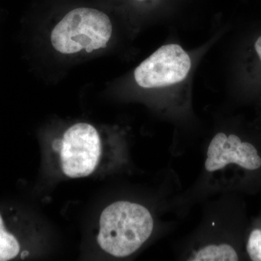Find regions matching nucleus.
Returning a JSON list of instances; mask_svg holds the SVG:
<instances>
[{"instance_id":"nucleus-1","label":"nucleus","mask_w":261,"mask_h":261,"mask_svg":"<svg viewBox=\"0 0 261 261\" xmlns=\"http://www.w3.org/2000/svg\"><path fill=\"white\" fill-rule=\"evenodd\" d=\"M153 228L152 215L145 206L117 201L101 214L97 243L113 257H128L147 241Z\"/></svg>"},{"instance_id":"nucleus-2","label":"nucleus","mask_w":261,"mask_h":261,"mask_svg":"<svg viewBox=\"0 0 261 261\" xmlns=\"http://www.w3.org/2000/svg\"><path fill=\"white\" fill-rule=\"evenodd\" d=\"M112 34L107 15L92 8H80L69 12L56 25L51 34L55 49L63 54L87 53L104 48Z\"/></svg>"},{"instance_id":"nucleus-3","label":"nucleus","mask_w":261,"mask_h":261,"mask_svg":"<svg viewBox=\"0 0 261 261\" xmlns=\"http://www.w3.org/2000/svg\"><path fill=\"white\" fill-rule=\"evenodd\" d=\"M62 170L68 177L83 178L95 171L102 152L97 129L86 123L70 127L59 141Z\"/></svg>"},{"instance_id":"nucleus-4","label":"nucleus","mask_w":261,"mask_h":261,"mask_svg":"<svg viewBox=\"0 0 261 261\" xmlns=\"http://www.w3.org/2000/svg\"><path fill=\"white\" fill-rule=\"evenodd\" d=\"M191 68L188 54L178 44L160 47L135 71L136 82L143 88L167 87L186 78Z\"/></svg>"},{"instance_id":"nucleus-5","label":"nucleus","mask_w":261,"mask_h":261,"mask_svg":"<svg viewBox=\"0 0 261 261\" xmlns=\"http://www.w3.org/2000/svg\"><path fill=\"white\" fill-rule=\"evenodd\" d=\"M229 164L255 171L261 167V158L252 144L242 142L238 136L218 133L207 148L205 169L208 172H214Z\"/></svg>"},{"instance_id":"nucleus-6","label":"nucleus","mask_w":261,"mask_h":261,"mask_svg":"<svg viewBox=\"0 0 261 261\" xmlns=\"http://www.w3.org/2000/svg\"><path fill=\"white\" fill-rule=\"evenodd\" d=\"M238 252L228 244L209 245L193 252L188 260L192 261H236Z\"/></svg>"},{"instance_id":"nucleus-7","label":"nucleus","mask_w":261,"mask_h":261,"mask_svg":"<svg viewBox=\"0 0 261 261\" xmlns=\"http://www.w3.org/2000/svg\"><path fill=\"white\" fill-rule=\"evenodd\" d=\"M20 252V245L12 233L5 229L4 221L0 215V261L15 258Z\"/></svg>"},{"instance_id":"nucleus-8","label":"nucleus","mask_w":261,"mask_h":261,"mask_svg":"<svg viewBox=\"0 0 261 261\" xmlns=\"http://www.w3.org/2000/svg\"><path fill=\"white\" fill-rule=\"evenodd\" d=\"M247 252L253 261H261V230L255 229L250 233L247 243Z\"/></svg>"},{"instance_id":"nucleus-9","label":"nucleus","mask_w":261,"mask_h":261,"mask_svg":"<svg viewBox=\"0 0 261 261\" xmlns=\"http://www.w3.org/2000/svg\"><path fill=\"white\" fill-rule=\"evenodd\" d=\"M255 49L261 61V36L257 39L256 42H255Z\"/></svg>"},{"instance_id":"nucleus-10","label":"nucleus","mask_w":261,"mask_h":261,"mask_svg":"<svg viewBox=\"0 0 261 261\" xmlns=\"http://www.w3.org/2000/svg\"><path fill=\"white\" fill-rule=\"evenodd\" d=\"M29 255V252L28 251H23L22 252L21 254V257H25V256H27V255Z\"/></svg>"}]
</instances>
